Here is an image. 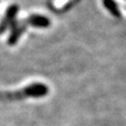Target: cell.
Segmentation results:
<instances>
[{
  "mask_svg": "<svg viewBox=\"0 0 126 126\" xmlns=\"http://www.w3.org/2000/svg\"><path fill=\"white\" fill-rule=\"evenodd\" d=\"M104 5L105 7L112 13L114 14L115 16H119V12H118V9H117V6L115 4V2L113 0H104Z\"/></svg>",
  "mask_w": 126,
  "mask_h": 126,
  "instance_id": "1",
  "label": "cell"
}]
</instances>
